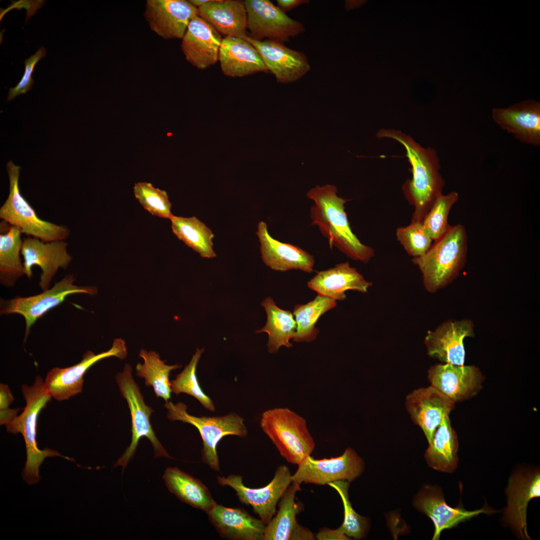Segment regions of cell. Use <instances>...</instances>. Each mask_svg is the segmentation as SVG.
<instances>
[{
  "label": "cell",
  "mask_w": 540,
  "mask_h": 540,
  "mask_svg": "<svg viewBox=\"0 0 540 540\" xmlns=\"http://www.w3.org/2000/svg\"><path fill=\"white\" fill-rule=\"evenodd\" d=\"M9 178L8 197L0 208V218L19 228L22 234L44 242L64 240L69 229L62 225L38 218L36 211L20 194L19 176L20 166L10 160L6 164Z\"/></svg>",
  "instance_id": "7"
},
{
  "label": "cell",
  "mask_w": 540,
  "mask_h": 540,
  "mask_svg": "<svg viewBox=\"0 0 540 540\" xmlns=\"http://www.w3.org/2000/svg\"><path fill=\"white\" fill-rule=\"evenodd\" d=\"M376 136L396 140L405 148L411 165L412 178L402 188L409 202L414 206L412 222H422L436 198L442 194L445 182L440 170V160L432 148H424L412 137L394 129H381Z\"/></svg>",
  "instance_id": "1"
},
{
  "label": "cell",
  "mask_w": 540,
  "mask_h": 540,
  "mask_svg": "<svg viewBox=\"0 0 540 540\" xmlns=\"http://www.w3.org/2000/svg\"><path fill=\"white\" fill-rule=\"evenodd\" d=\"M68 246L64 240L44 242L30 236L23 239L21 254L25 274L30 279L32 266H38L42 270L39 286L43 291L49 288L58 269H66L72 262Z\"/></svg>",
  "instance_id": "14"
},
{
  "label": "cell",
  "mask_w": 540,
  "mask_h": 540,
  "mask_svg": "<svg viewBox=\"0 0 540 540\" xmlns=\"http://www.w3.org/2000/svg\"><path fill=\"white\" fill-rule=\"evenodd\" d=\"M75 278L68 274L55 283L50 288L30 296H16L0 302L1 314H17L22 316L26 322L24 340L30 334L32 326L49 310L62 303L69 295L75 294H96L97 290L92 286H78L74 284Z\"/></svg>",
  "instance_id": "9"
},
{
  "label": "cell",
  "mask_w": 540,
  "mask_h": 540,
  "mask_svg": "<svg viewBox=\"0 0 540 540\" xmlns=\"http://www.w3.org/2000/svg\"><path fill=\"white\" fill-rule=\"evenodd\" d=\"M222 40L215 28L198 16L191 20L182 38V50L191 64L204 70L218 60Z\"/></svg>",
  "instance_id": "20"
},
{
  "label": "cell",
  "mask_w": 540,
  "mask_h": 540,
  "mask_svg": "<svg viewBox=\"0 0 540 540\" xmlns=\"http://www.w3.org/2000/svg\"><path fill=\"white\" fill-rule=\"evenodd\" d=\"M349 484L346 480H338L330 482L328 485L338 492L342 502L344 520L340 528L349 538L360 539L364 535L367 522L364 518L357 514L352 508L348 499Z\"/></svg>",
  "instance_id": "40"
},
{
  "label": "cell",
  "mask_w": 540,
  "mask_h": 540,
  "mask_svg": "<svg viewBox=\"0 0 540 540\" xmlns=\"http://www.w3.org/2000/svg\"><path fill=\"white\" fill-rule=\"evenodd\" d=\"M0 282L4 286L12 287L25 274L20 256L22 233L4 220L0 222Z\"/></svg>",
  "instance_id": "31"
},
{
  "label": "cell",
  "mask_w": 540,
  "mask_h": 540,
  "mask_svg": "<svg viewBox=\"0 0 540 540\" xmlns=\"http://www.w3.org/2000/svg\"><path fill=\"white\" fill-rule=\"evenodd\" d=\"M139 356L144 362L136 366V376L145 380L146 386L153 388L157 398H163L166 402L168 401L172 392L169 380L170 372L180 368L182 365L166 364V361L162 360L158 354L154 351L142 349Z\"/></svg>",
  "instance_id": "34"
},
{
  "label": "cell",
  "mask_w": 540,
  "mask_h": 540,
  "mask_svg": "<svg viewBox=\"0 0 540 540\" xmlns=\"http://www.w3.org/2000/svg\"><path fill=\"white\" fill-rule=\"evenodd\" d=\"M372 285L348 262L320 271L308 282V286L318 294L336 300H345L348 290L366 292Z\"/></svg>",
  "instance_id": "27"
},
{
  "label": "cell",
  "mask_w": 540,
  "mask_h": 540,
  "mask_svg": "<svg viewBox=\"0 0 540 540\" xmlns=\"http://www.w3.org/2000/svg\"><path fill=\"white\" fill-rule=\"evenodd\" d=\"M12 4L6 9L0 8V20L4 17V15L8 11L13 8L20 10L22 8H25L27 10L26 18V22H27L30 18L36 12L37 10L42 8L44 4L45 1L42 0H20L18 1L12 0Z\"/></svg>",
  "instance_id": "43"
},
{
  "label": "cell",
  "mask_w": 540,
  "mask_h": 540,
  "mask_svg": "<svg viewBox=\"0 0 540 540\" xmlns=\"http://www.w3.org/2000/svg\"><path fill=\"white\" fill-rule=\"evenodd\" d=\"M364 3V0H346L345 8L347 10L358 8Z\"/></svg>",
  "instance_id": "48"
},
{
  "label": "cell",
  "mask_w": 540,
  "mask_h": 540,
  "mask_svg": "<svg viewBox=\"0 0 540 540\" xmlns=\"http://www.w3.org/2000/svg\"><path fill=\"white\" fill-rule=\"evenodd\" d=\"M204 348H196L194 354L183 370L170 381L172 392L178 395L186 394L196 398L206 410H215L212 400L202 390L197 378L196 370L198 361Z\"/></svg>",
  "instance_id": "37"
},
{
  "label": "cell",
  "mask_w": 540,
  "mask_h": 540,
  "mask_svg": "<svg viewBox=\"0 0 540 540\" xmlns=\"http://www.w3.org/2000/svg\"><path fill=\"white\" fill-rule=\"evenodd\" d=\"M428 377L432 386L454 403L475 396L482 388L484 379L476 366L448 363L432 366Z\"/></svg>",
  "instance_id": "17"
},
{
  "label": "cell",
  "mask_w": 540,
  "mask_h": 540,
  "mask_svg": "<svg viewBox=\"0 0 540 540\" xmlns=\"http://www.w3.org/2000/svg\"><path fill=\"white\" fill-rule=\"evenodd\" d=\"M300 486L292 483L282 495L278 504V510L266 524L262 540H313L314 534L308 529L300 526L296 516L302 506L295 500L296 494L301 490Z\"/></svg>",
  "instance_id": "25"
},
{
  "label": "cell",
  "mask_w": 540,
  "mask_h": 540,
  "mask_svg": "<svg viewBox=\"0 0 540 540\" xmlns=\"http://www.w3.org/2000/svg\"><path fill=\"white\" fill-rule=\"evenodd\" d=\"M298 465L296 471L292 474V483L318 485L328 484L338 480L350 482L360 476L364 470L362 459L354 450L348 448L341 456L316 460L306 456Z\"/></svg>",
  "instance_id": "12"
},
{
  "label": "cell",
  "mask_w": 540,
  "mask_h": 540,
  "mask_svg": "<svg viewBox=\"0 0 540 540\" xmlns=\"http://www.w3.org/2000/svg\"><path fill=\"white\" fill-rule=\"evenodd\" d=\"M198 8L186 0H148L144 16L151 29L164 39L182 38Z\"/></svg>",
  "instance_id": "16"
},
{
  "label": "cell",
  "mask_w": 540,
  "mask_h": 540,
  "mask_svg": "<svg viewBox=\"0 0 540 540\" xmlns=\"http://www.w3.org/2000/svg\"><path fill=\"white\" fill-rule=\"evenodd\" d=\"M218 60L223 73L230 77H242L259 72H269L256 48L243 38H224Z\"/></svg>",
  "instance_id": "29"
},
{
  "label": "cell",
  "mask_w": 540,
  "mask_h": 540,
  "mask_svg": "<svg viewBox=\"0 0 540 540\" xmlns=\"http://www.w3.org/2000/svg\"><path fill=\"white\" fill-rule=\"evenodd\" d=\"M20 408H8L0 410V424L7 425L10 423L16 416Z\"/></svg>",
  "instance_id": "47"
},
{
  "label": "cell",
  "mask_w": 540,
  "mask_h": 540,
  "mask_svg": "<svg viewBox=\"0 0 540 540\" xmlns=\"http://www.w3.org/2000/svg\"><path fill=\"white\" fill-rule=\"evenodd\" d=\"M494 122L520 142L540 144V103L534 100L516 104L506 108L492 110Z\"/></svg>",
  "instance_id": "22"
},
{
  "label": "cell",
  "mask_w": 540,
  "mask_h": 540,
  "mask_svg": "<svg viewBox=\"0 0 540 540\" xmlns=\"http://www.w3.org/2000/svg\"><path fill=\"white\" fill-rule=\"evenodd\" d=\"M458 438L452 428L448 416L444 418L436 428L425 453V458L432 468L442 472H452L458 466Z\"/></svg>",
  "instance_id": "32"
},
{
  "label": "cell",
  "mask_w": 540,
  "mask_h": 540,
  "mask_svg": "<svg viewBox=\"0 0 540 540\" xmlns=\"http://www.w3.org/2000/svg\"><path fill=\"white\" fill-rule=\"evenodd\" d=\"M336 193V187L330 184L317 186L308 192L307 196L314 202L310 210L312 224L318 226L331 248L335 246L354 260L368 262L374 256V250L352 232L344 206L348 200Z\"/></svg>",
  "instance_id": "2"
},
{
  "label": "cell",
  "mask_w": 540,
  "mask_h": 540,
  "mask_svg": "<svg viewBox=\"0 0 540 540\" xmlns=\"http://www.w3.org/2000/svg\"><path fill=\"white\" fill-rule=\"evenodd\" d=\"M468 251L467 232L458 224L435 240L424 254L414 258L412 262L422 275L425 288L435 292L452 282L465 266Z\"/></svg>",
  "instance_id": "3"
},
{
  "label": "cell",
  "mask_w": 540,
  "mask_h": 540,
  "mask_svg": "<svg viewBox=\"0 0 540 540\" xmlns=\"http://www.w3.org/2000/svg\"><path fill=\"white\" fill-rule=\"evenodd\" d=\"M14 400L11 391L7 384H0V410L8 409Z\"/></svg>",
  "instance_id": "45"
},
{
  "label": "cell",
  "mask_w": 540,
  "mask_h": 540,
  "mask_svg": "<svg viewBox=\"0 0 540 540\" xmlns=\"http://www.w3.org/2000/svg\"><path fill=\"white\" fill-rule=\"evenodd\" d=\"M244 2L247 14V29L250 32L249 36L254 40H274L284 43L305 31L302 22L288 16L270 0H246Z\"/></svg>",
  "instance_id": "11"
},
{
  "label": "cell",
  "mask_w": 540,
  "mask_h": 540,
  "mask_svg": "<svg viewBox=\"0 0 540 540\" xmlns=\"http://www.w3.org/2000/svg\"><path fill=\"white\" fill-rule=\"evenodd\" d=\"M173 233L187 246L204 258L216 256L213 250L212 230L196 216L184 218L172 214L170 218Z\"/></svg>",
  "instance_id": "35"
},
{
  "label": "cell",
  "mask_w": 540,
  "mask_h": 540,
  "mask_svg": "<svg viewBox=\"0 0 540 540\" xmlns=\"http://www.w3.org/2000/svg\"><path fill=\"white\" fill-rule=\"evenodd\" d=\"M127 348L121 338L115 339L108 350L95 354L88 350L78 364L65 368H54L48 372L44 384L52 398L58 401L68 399L82 392L84 376L88 369L102 359L115 356L120 360L126 358Z\"/></svg>",
  "instance_id": "13"
},
{
  "label": "cell",
  "mask_w": 540,
  "mask_h": 540,
  "mask_svg": "<svg viewBox=\"0 0 540 540\" xmlns=\"http://www.w3.org/2000/svg\"><path fill=\"white\" fill-rule=\"evenodd\" d=\"M267 316L266 325L256 333L266 332L268 338L267 344L270 353H276L279 348L284 346L290 348L292 344L290 342L294 339L296 324L294 315L289 310L278 307L271 297L266 298L261 303Z\"/></svg>",
  "instance_id": "33"
},
{
  "label": "cell",
  "mask_w": 540,
  "mask_h": 540,
  "mask_svg": "<svg viewBox=\"0 0 540 540\" xmlns=\"http://www.w3.org/2000/svg\"><path fill=\"white\" fill-rule=\"evenodd\" d=\"M216 480L222 486L232 488L240 502L251 506L266 525L276 514L278 502L292 484V474L286 465L280 466L270 482L260 488L246 486L242 477L239 474L218 476Z\"/></svg>",
  "instance_id": "10"
},
{
  "label": "cell",
  "mask_w": 540,
  "mask_h": 540,
  "mask_svg": "<svg viewBox=\"0 0 540 540\" xmlns=\"http://www.w3.org/2000/svg\"><path fill=\"white\" fill-rule=\"evenodd\" d=\"M22 392L26 406L22 412L6 427L8 432L12 434L20 433L24 436L26 460L22 476L28 484H33L40 479L39 468L46 458L59 456L70 460L72 458L61 455L55 450L47 448L41 450L38 447L36 434L38 416L52 398L42 378L37 376L32 385H22Z\"/></svg>",
  "instance_id": "4"
},
{
  "label": "cell",
  "mask_w": 540,
  "mask_h": 540,
  "mask_svg": "<svg viewBox=\"0 0 540 540\" xmlns=\"http://www.w3.org/2000/svg\"><path fill=\"white\" fill-rule=\"evenodd\" d=\"M132 372V366L126 364L123 371L118 372L115 377L120 394L128 403L132 418L130 444L114 464V467H122V472L135 454L140 440L143 437L150 442L154 450V458L163 456L172 458L156 436L150 421V416L154 411L145 403Z\"/></svg>",
  "instance_id": "8"
},
{
  "label": "cell",
  "mask_w": 540,
  "mask_h": 540,
  "mask_svg": "<svg viewBox=\"0 0 540 540\" xmlns=\"http://www.w3.org/2000/svg\"><path fill=\"white\" fill-rule=\"evenodd\" d=\"M198 16L221 35L244 39L248 36L247 14L244 1L210 0L198 8Z\"/></svg>",
  "instance_id": "28"
},
{
  "label": "cell",
  "mask_w": 540,
  "mask_h": 540,
  "mask_svg": "<svg viewBox=\"0 0 540 540\" xmlns=\"http://www.w3.org/2000/svg\"><path fill=\"white\" fill-rule=\"evenodd\" d=\"M260 426L280 455L290 463L299 464L314 448L306 420L288 408L266 410L262 414Z\"/></svg>",
  "instance_id": "5"
},
{
  "label": "cell",
  "mask_w": 540,
  "mask_h": 540,
  "mask_svg": "<svg viewBox=\"0 0 540 540\" xmlns=\"http://www.w3.org/2000/svg\"><path fill=\"white\" fill-rule=\"evenodd\" d=\"M134 192L140 204L153 216L170 218L172 204L165 190L156 188L150 183L134 184Z\"/></svg>",
  "instance_id": "39"
},
{
  "label": "cell",
  "mask_w": 540,
  "mask_h": 540,
  "mask_svg": "<svg viewBox=\"0 0 540 540\" xmlns=\"http://www.w3.org/2000/svg\"><path fill=\"white\" fill-rule=\"evenodd\" d=\"M45 48L41 46L36 52L28 58L24 60L25 69L23 76L16 86L9 90L7 102L14 99L16 96L26 93L34 84L32 74L36 63L46 55Z\"/></svg>",
  "instance_id": "42"
},
{
  "label": "cell",
  "mask_w": 540,
  "mask_h": 540,
  "mask_svg": "<svg viewBox=\"0 0 540 540\" xmlns=\"http://www.w3.org/2000/svg\"><path fill=\"white\" fill-rule=\"evenodd\" d=\"M278 6L282 11L286 12L298 6H299L308 4L310 0H276Z\"/></svg>",
  "instance_id": "46"
},
{
  "label": "cell",
  "mask_w": 540,
  "mask_h": 540,
  "mask_svg": "<svg viewBox=\"0 0 540 540\" xmlns=\"http://www.w3.org/2000/svg\"><path fill=\"white\" fill-rule=\"evenodd\" d=\"M162 478L169 491L178 499L206 514L217 504L202 482L178 468H168Z\"/></svg>",
  "instance_id": "30"
},
{
  "label": "cell",
  "mask_w": 540,
  "mask_h": 540,
  "mask_svg": "<svg viewBox=\"0 0 540 540\" xmlns=\"http://www.w3.org/2000/svg\"><path fill=\"white\" fill-rule=\"evenodd\" d=\"M406 406L430 444L436 428L454 408V402L431 386L414 390L408 394Z\"/></svg>",
  "instance_id": "19"
},
{
  "label": "cell",
  "mask_w": 540,
  "mask_h": 540,
  "mask_svg": "<svg viewBox=\"0 0 540 540\" xmlns=\"http://www.w3.org/2000/svg\"><path fill=\"white\" fill-rule=\"evenodd\" d=\"M459 195L455 191L442 194L436 200L422 222L430 236L434 241L443 236L450 229L449 213L458 200Z\"/></svg>",
  "instance_id": "38"
},
{
  "label": "cell",
  "mask_w": 540,
  "mask_h": 540,
  "mask_svg": "<svg viewBox=\"0 0 540 540\" xmlns=\"http://www.w3.org/2000/svg\"><path fill=\"white\" fill-rule=\"evenodd\" d=\"M336 306V300L318 294L312 301L294 307L296 331L293 340L298 342H311L316 339L320 331L316 324L318 318Z\"/></svg>",
  "instance_id": "36"
},
{
  "label": "cell",
  "mask_w": 540,
  "mask_h": 540,
  "mask_svg": "<svg viewBox=\"0 0 540 540\" xmlns=\"http://www.w3.org/2000/svg\"><path fill=\"white\" fill-rule=\"evenodd\" d=\"M506 522L524 539H530L527 532L526 510L528 502L540 496L539 472L517 473L511 476L506 490Z\"/></svg>",
  "instance_id": "21"
},
{
  "label": "cell",
  "mask_w": 540,
  "mask_h": 540,
  "mask_svg": "<svg viewBox=\"0 0 540 540\" xmlns=\"http://www.w3.org/2000/svg\"><path fill=\"white\" fill-rule=\"evenodd\" d=\"M416 504L418 510L432 520L435 528L434 540H438L444 530L455 527L480 514L494 512L486 508L474 511L460 507L452 508L446 504L441 491L432 486L426 487L418 496Z\"/></svg>",
  "instance_id": "26"
},
{
  "label": "cell",
  "mask_w": 540,
  "mask_h": 540,
  "mask_svg": "<svg viewBox=\"0 0 540 540\" xmlns=\"http://www.w3.org/2000/svg\"><path fill=\"white\" fill-rule=\"evenodd\" d=\"M318 540H348L350 538L345 534L340 527L331 530L328 528H322L315 536Z\"/></svg>",
  "instance_id": "44"
},
{
  "label": "cell",
  "mask_w": 540,
  "mask_h": 540,
  "mask_svg": "<svg viewBox=\"0 0 540 540\" xmlns=\"http://www.w3.org/2000/svg\"><path fill=\"white\" fill-rule=\"evenodd\" d=\"M210 522L223 538L262 540L266 524L244 510L216 504L207 514Z\"/></svg>",
  "instance_id": "24"
},
{
  "label": "cell",
  "mask_w": 540,
  "mask_h": 540,
  "mask_svg": "<svg viewBox=\"0 0 540 540\" xmlns=\"http://www.w3.org/2000/svg\"><path fill=\"white\" fill-rule=\"evenodd\" d=\"M474 325L468 320H448L428 332L424 340L428 355L445 363L464 365V340L474 336Z\"/></svg>",
  "instance_id": "18"
},
{
  "label": "cell",
  "mask_w": 540,
  "mask_h": 540,
  "mask_svg": "<svg viewBox=\"0 0 540 540\" xmlns=\"http://www.w3.org/2000/svg\"><path fill=\"white\" fill-rule=\"evenodd\" d=\"M164 407L168 410L167 418L171 421H181L196 427L202 440V459L204 463L216 472H220L217 446L226 436L244 438L248 430L244 420L234 412L224 416H195L187 412L188 406L180 402L174 404L166 402Z\"/></svg>",
  "instance_id": "6"
},
{
  "label": "cell",
  "mask_w": 540,
  "mask_h": 540,
  "mask_svg": "<svg viewBox=\"0 0 540 540\" xmlns=\"http://www.w3.org/2000/svg\"><path fill=\"white\" fill-rule=\"evenodd\" d=\"M396 236L406 252L414 258L424 254L432 246V239L422 222H412L408 226L398 228Z\"/></svg>",
  "instance_id": "41"
},
{
  "label": "cell",
  "mask_w": 540,
  "mask_h": 540,
  "mask_svg": "<svg viewBox=\"0 0 540 540\" xmlns=\"http://www.w3.org/2000/svg\"><path fill=\"white\" fill-rule=\"evenodd\" d=\"M244 40L256 48L268 70L274 76L278 82H294L311 70L308 58L304 53L287 47L282 42L274 40L258 41L248 36Z\"/></svg>",
  "instance_id": "15"
},
{
  "label": "cell",
  "mask_w": 540,
  "mask_h": 540,
  "mask_svg": "<svg viewBox=\"0 0 540 540\" xmlns=\"http://www.w3.org/2000/svg\"><path fill=\"white\" fill-rule=\"evenodd\" d=\"M256 234L260 244L263 262L270 268L286 272L298 270L306 272L313 271L314 260L312 256L302 248L280 242L271 236L268 226L260 222Z\"/></svg>",
  "instance_id": "23"
},
{
  "label": "cell",
  "mask_w": 540,
  "mask_h": 540,
  "mask_svg": "<svg viewBox=\"0 0 540 540\" xmlns=\"http://www.w3.org/2000/svg\"><path fill=\"white\" fill-rule=\"evenodd\" d=\"M210 0H190L189 1L193 6L198 8L210 2Z\"/></svg>",
  "instance_id": "49"
}]
</instances>
